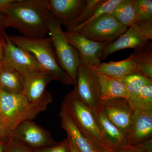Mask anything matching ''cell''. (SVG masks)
<instances>
[{
  "instance_id": "9a60e30c",
  "label": "cell",
  "mask_w": 152,
  "mask_h": 152,
  "mask_svg": "<svg viewBox=\"0 0 152 152\" xmlns=\"http://www.w3.org/2000/svg\"><path fill=\"white\" fill-rule=\"evenodd\" d=\"M93 112L100 131L101 145L104 151H117L129 145L126 136L109 121L100 109Z\"/></svg>"
},
{
  "instance_id": "4dcf8cb0",
  "label": "cell",
  "mask_w": 152,
  "mask_h": 152,
  "mask_svg": "<svg viewBox=\"0 0 152 152\" xmlns=\"http://www.w3.org/2000/svg\"><path fill=\"white\" fill-rule=\"evenodd\" d=\"M10 132L7 129H0V141L6 140L10 136Z\"/></svg>"
},
{
  "instance_id": "8d00e7d4",
  "label": "cell",
  "mask_w": 152,
  "mask_h": 152,
  "mask_svg": "<svg viewBox=\"0 0 152 152\" xmlns=\"http://www.w3.org/2000/svg\"><path fill=\"white\" fill-rule=\"evenodd\" d=\"M101 152H118L116 151H113V150H107V151H104Z\"/></svg>"
},
{
  "instance_id": "d4e9b609",
  "label": "cell",
  "mask_w": 152,
  "mask_h": 152,
  "mask_svg": "<svg viewBox=\"0 0 152 152\" xmlns=\"http://www.w3.org/2000/svg\"><path fill=\"white\" fill-rule=\"evenodd\" d=\"M103 1V0H87L84 8L68 32L72 31L74 28L80 26L87 21L92 16L96 9L97 8Z\"/></svg>"
},
{
  "instance_id": "7402d4cb",
  "label": "cell",
  "mask_w": 152,
  "mask_h": 152,
  "mask_svg": "<svg viewBox=\"0 0 152 152\" xmlns=\"http://www.w3.org/2000/svg\"><path fill=\"white\" fill-rule=\"evenodd\" d=\"M137 65L139 74L152 80V44L133 53Z\"/></svg>"
},
{
  "instance_id": "ac0fdd59",
  "label": "cell",
  "mask_w": 152,
  "mask_h": 152,
  "mask_svg": "<svg viewBox=\"0 0 152 152\" xmlns=\"http://www.w3.org/2000/svg\"><path fill=\"white\" fill-rule=\"evenodd\" d=\"M100 91L102 100L122 98L127 100V94L124 82L106 74L95 72Z\"/></svg>"
},
{
  "instance_id": "d590c367",
  "label": "cell",
  "mask_w": 152,
  "mask_h": 152,
  "mask_svg": "<svg viewBox=\"0 0 152 152\" xmlns=\"http://www.w3.org/2000/svg\"><path fill=\"white\" fill-rule=\"evenodd\" d=\"M0 129H7V128H6L4 122L2 120L1 118V117H0Z\"/></svg>"
},
{
  "instance_id": "ffe728a7",
  "label": "cell",
  "mask_w": 152,
  "mask_h": 152,
  "mask_svg": "<svg viewBox=\"0 0 152 152\" xmlns=\"http://www.w3.org/2000/svg\"><path fill=\"white\" fill-rule=\"evenodd\" d=\"M59 116L61 120V127L66 131L81 152H97L88 141L79 132L66 113L61 109Z\"/></svg>"
},
{
  "instance_id": "5b68a950",
  "label": "cell",
  "mask_w": 152,
  "mask_h": 152,
  "mask_svg": "<svg viewBox=\"0 0 152 152\" xmlns=\"http://www.w3.org/2000/svg\"><path fill=\"white\" fill-rule=\"evenodd\" d=\"M49 33L59 65L75 85L78 69L81 61L78 52L69 42L60 24L49 13L48 19Z\"/></svg>"
},
{
  "instance_id": "ba28073f",
  "label": "cell",
  "mask_w": 152,
  "mask_h": 152,
  "mask_svg": "<svg viewBox=\"0 0 152 152\" xmlns=\"http://www.w3.org/2000/svg\"><path fill=\"white\" fill-rule=\"evenodd\" d=\"M75 88L80 99L93 111L100 109V91L94 71L81 64Z\"/></svg>"
},
{
  "instance_id": "9c48e42d",
  "label": "cell",
  "mask_w": 152,
  "mask_h": 152,
  "mask_svg": "<svg viewBox=\"0 0 152 152\" xmlns=\"http://www.w3.org/2000/svg\"><path fill=\"white\" fill-rule=\"evenodd\" d=\"M100 110L109 121L126 136L128 140L132 124L134 111L127 100L118 98L102 100Z\"/></svg>"
},
{
  "instance_id": "f1b7e54d",
  "label": "cell",
  "mask_w": 152,
  "mask_h": 152,
  "mask_svg": "<svg viewBox=\"0 0 152 152\" xmlns=\"http://www.w3.org/2000/svg\"><path fill=\"white\" fill-rule=\"evenodd\" d=\"M118 152H152V139L135 145H129L116 151Z\"/></svg>"
},
{
  "instance_id": "30bf717a",
  "label": "cell",
  "mask_w": 152,
  "mask_h": 152,
  "mask_svg": "<svg viewBox=\"0 0 152 152\" xmlns=\"http://www.w3.org/2000/svg\"><path fill=\"white\" fill-rule=\"evenodd\" d=\"M22 77V94L31 102L47 108L53 102V97L51 94L46 91V87L49 83L55 80L53 77L45 71Z\"/></svg>"
},
{
  "instance_id": "e0dca14e",
  "label": "cell",
  "mask_w": 152,
  "mask_h": 152,
  "mask_svg": "<svg viewBox=\"0 0 152 152\" xmlns=\"http://www.w3.org/2000/svg\"><path fill=\"white\" fill-rule=\"evenodd\" d=\"M93 70L96 72L106 74L121 80L130 75H140L134 56L133 53L127 58L122 61L101 63L97 67Z\"/></svg>"
},
{
  "instance_id": "e575fe53",
  "label": "cell",
  "mask_w": 152,
  "mask_h": 152,
  "mask_svg": "<svg viewBox=\"0 0 152 152\" xmlns=\"http://www.w3.org/2000/svg\"><path fill=\"white\" fill-rule=\"evenodd\" d=\"M6 140L0 141V152H5Z\"/></svg>"
},
{
  "instance_id": "8992f818",
  "label": "cell",
  "mask_w": 152,
  "mask_h": 152,
  "mask_svg": "<svg viewBox=\"0 0 152 152\" xmlns=\"http://www.w3.org/2000/svg\"><path fill=\"white\" fill-rule=\"evenodd\" d=\"M152 39V20L137 22L128 28L116 40L106 45L101 53V61L120 50L128 48L134 50H141L148 46Z\"/></svg>"
},
{
  "instance_id": "484cf974",
  "label": "cell",
  "mask_w": 152,
  "mask_h": 152,
  "mask_svg": "<svg viewBox=\"0 0 152 152\" xmlns=\"http://www.w3.org/2000/svg\"><path fill=\"white\" fill-rule=\"evenodd\" d=\"M139 21L152 20V0H135Z\"/></svg>"
},
{
  "instance_id": "52a82bcc",
  "label": "cell",
  "mask_w": 152,
  "mask_h": 152,
  "mask_svg": "<svg viewBox=\"0 0 152 152\" xmlns=\"http://www.w3.org/2000/svg\"><path fill=\"white\" fill-rule=\"evenodd\" d=\"M127 29L111 14H107L84 26L74 28L72 31L77 32L94 42L109 44L119 37Z\"/></svg>"
},
{
  "instance_id": "1f68e13d",
  "label": "cell",
  "mask_w": 152,
  "mask_h": 152,
  "mask_svg": "<svg viewBox=\"0 0 152 152\" xmlns=\"http://www.w3.org/2000/svg\"><path fill=\"white\" fill-rule=\"evenodd\" d=\"M5 45V39H0V64L2 63L3 59H4Z\"/></svg>"
},
{
  "instance_id": "83f0119b",
  "label": "cell",
  "mask_w": 152,
  "mask_h": 152,
  "mask_svg": "<svg viewBox=\"0 0 152 152\" xmlns=\"http://www.w3.org/2000/svg\"><path fill=\"white\" fill-rule=\"evenodd\" d=\"M34 152H71L70 144L68 138L53 145L34 149Z\"/></svg>"
},
{
  "instance_id": "6da1fadb",
  "label": "cell",
  "mask_w": 152,
  "mask_h": 152,
  "mask_svg": "<svg viewBox=\"0 0 152 152\" xmlns=\"http://www.w3.org/2000/svg\"><path fill=\"white\" fill-rule=\"evenodd\" d=\"M49 0H15L0 10L9 27L23 36L45 38L49 33Z\"/></svg>"
},
{
  "instance_id": "4316f807",
  "label": "cell",
  "mask_w": 152,
  "mask_h": 152,
  "mask_svg": "<svg viewBox=\"0 0 152 152\" xmlns=\"http://www.w3.org/2000/svg\"><path fill=\"white\" fill-rule=\"evenodd\" d=\"M5 152H34V149L10 136L6 142Z\"/></svg>"
},
{
  "instance_id": "3957f363",
  "label": "cell",
  "mask_w": 152,
  "mask_h": 152,
  "mask_svg": "<svg viewBox=\"0 0 152 152\" xmlns=\"http://www.w3.org/2000/svg\"><path fill=\"white\" fill-rule=\"evenodd\" d=\"M61 109L97 152L104 151L101 145L100 131L93 111L80 99L75 88L65 97Z\"/></svg>"
},
{
  "instance_id": "d6a6232c",
  "label": "cell",
  "mask_w": 152,
  "mask_h": 152,
  "mask_svg": "<svg viewBox=\"0 0 152 152\" xmlns=\"http://www.w3.org/2000/svg\"><path fill=\"white\" fill-rule=\"evenodd\" d=\"M69 140L70 144L71 152H81L79 151L78 148L76 146L74 142L70 138L67 137Z\"/></svg>"
},
{
  "instance_id": "8fae6325",
  "label": "cell",
  "mask_w": 152,
  "mask_h": 152,
  "mask_svg": "<svg viewBox=\"0 0 152 152\" xmlns=\"http://www.w3.org/2000/svg\"><path fill=\"white\" fill-rule=\"evenodd\" d=\"M5 39L3 64L14 68L22 76L45 71L32 55L14 45L6 33Z\"/></svg>"
},
{
  "instance_id": "7c38bea8",
  "label": "cell",
  "mask_w": 152,
  "mask_h": 152,
  "mask_svg": "<svg viewBox=\"0 0 152 152\" xmlns=\"http://www.w3.org/2000/svg\"><path fill=\"white\" fill-rule=\"evenodd\" d=\"M10 136L33 149L41 148L57 143L51 134L32 120L25 121L12 131Z\"/></svg>"
},
{
  "instance_id": "cb8c5ba5",
  "label": "cell",
  "mask_w": 152,
  "mask_h": 152,
  "mask_svg": "<svg viewBox=\"0 0 152 152\" xmlns=\"http://www.w3.org/2000/svg\"><path fill=\"white\" fill-rule=\"evenodd\" d=\"M128 102L134 111L152 110V85L145 87Z\"/></svg>"
},
{
  "instance_id": "d6986e66",
  "label": "cell",
  "mask_w": 152,
  "mask_h": 152,
  "mask_svg": "<svg viewBox=\"0 0 152 152\" xmlns=\"http://www.w3.org/2000/svg\"><path fill=\"white\" fill-rule=\"evenodd\" d=\"M0 91L10 94H22L23 77L14 68L5 64H0Z\"/></svg>"
},
{
  "instance_id": "603a6c76",
  "label": "cell",
  "mask_w": 152,
  "mask_h": 152,
  "mask_svg": "<svg viewBox=\"0 0 152 152\" xmlns=\"http://www.w3.org/2000/svg\"><path fill=\"white\" fill-rule=\"evenodd\" d=\"M122 80L126 91L128 101L134 99L145 87L152 85V80L139 74L128 76Z\"/></svg>"
},
{
  "instance_id": "5bb4252c",
  "label": "cell",
  "mask_w": 152,
  "mask_h": 152,
  "mask_svg": "<svg viewBox=\"0 0 152 152\" xmlns=\"http://www.w3.org/2000/svg\"><path fill=\"white\" fill-rule=\"evenodd\" d=\"M87 0H49L50 14L69 31L84 8Z\"/></svg>"
},
{
  "instance_id": "f546056e",
  "label": "cell",
  "mask_w": 152,
  "mask_h": 152,
  "mask_svg": "<svg viewBox=\"0 0 152 152\" xmlns=\"http://www.w3.org/2000/svg\"><path fill=\"white\" fill-rule=\"evenodd\" d=\"M9 27L5 18L0 12V39H5L6 28Z\"/></svg>"
},
{
  "instance_id": "2e32d148",
  "label": "cell",
  "mask_w": 152,
  "mask_h": 152,
  "mask_svg": "<svg viewBox=\"0 0 152 152\" xmlns=\"http://www.w3.org/2000/svg\"><path fill=\"white\" fill-rule=\"evenodd\" d=\"M152 110L134 111L132 124L128 138L129 145L141 143L152 139Z\"/></svg>"
},
{
  "instance_id": "7a4b0ae2",
  "label": "cell",
  "mask_w": 152,
  "mask_h": 152,
  "mask_svg": "<svg viewBox=\"0 0 152 152\" xmlns=\"http://www.w3.org/2000/svg\"><path fill=\"white\" fill-rule=\"evenodd\" d=\"M8 36L14 45L32 55L44 70L51 75L55 80L58 81L63 84L74 85L70 77L59 65L51 38Z\"/></svg>"
},
{
  "instance_id": "277c9868",
  "label": "cell",
  "mask_w": 152,
  "mask_h": 152,
  "mask_svg": "<svg viewBox=\"0 0 152 152\" xmlns=\"http://www.w3.org/2000/svg\"><path fill=\"white\" fill-rule=\"evenodd\" d=\"M47 108L29 102L23 94L0 91V117L10 132L21 123L34 119Z\"/></svg>"
},
{
  "instance_id": "836d02e7",
  "label": "cell",
  "mask_w": 152,
  "mask_h": 152,
  "mask_svg": "<svg viewBox=\"0 0 152 152\" xmlns=\"http://www.w3.org/2000/svg\"><path fill=\"white\" fill-rule=\"evenodd\" d=\"M14 1L15 0H0V10L6 5Z\"/></svg>"
},
{
  "instance_id": "44dd1931",
  "label": "cell",
  "mask_w": 152,
  "mask_h": 152,
  "mask_svg": "<svg viewBox=\"0 0 152 152\" xmlns=\"http://www.w3.org/2000/svg\"><path fill=\"white\" fill-rule=\"evenodd\" d=\"M110 14L128 28L139 21L135 0H123Z\"/></svg>"
},
{
  "instance_id": "4fadbf2b",
  "label": "cell",
  "mask_w": 152,
  "mask_h": 152,
  "mask_svg": "<svg viewBox=\"0 0 152 152\" xmlns=\"http://www.w3.org/2000/svg\"><path fill=\"white\" fill-rule=\"evenodd\" d=\"M69 42L78 53L82 64L94 70L100 64V56L107 43L91 40L77 32H64Z\"/></svg>"
}]
</instances>
